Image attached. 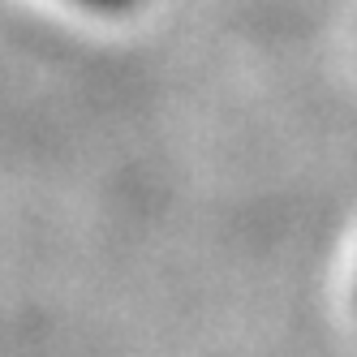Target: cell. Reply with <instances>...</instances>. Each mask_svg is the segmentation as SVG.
Here are the masks:
<instances>
[{
    "instance_id": "obj_1",
    "label": "cell",
    "mask_w": 357,
    "mask_h": 357,
    "mask_svg": "<svg viewBox=\"0 0 357 357\" xmlns=\"http://www.w3.org/2000/svg\"><path fill=\"white\" fill-rule=\"evenodd\" d=\"M82 5H91V9H125V5H134V0H82Z\"/></svg>"
}]
</instances>
